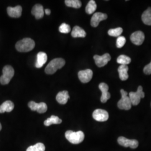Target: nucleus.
<instances>
[{
	"instance_id": "27",
	"label": "nucleus",
	"mask_w": 151,
	"mask_h": 151,
	"mask_svg": "<svg viewBox=\"0 0 151 151\" xmlns=\"http://www.w3.org/2000/svg\"><path fill=\"white\" fill-rule=\"evenodd\" d=\"M117 62L120 65H127L131 62V58L125 55H120L117 58Z\"/></svg>"
},
{
	"instance_id": "15",
	"label": "nucleus",
	"mask_w": 151,
	"mask_h": 151,
	"mask_svg": "<svg viewBox=\"0 0 151 151\" xmlns=\"http://www.w3.org/2000/svg\"><path fill=\"white\" fill-rule=\"evenodd\" d=\"M8 15L11 17H20L22 14V7L20 6H17L15 7H8L7 9Z\"/></svg>"
},
{
	"instance_id": "14",
	"label": "nucleus",
	"mask_w": 151,
	"mask_h": 151,
	"mask_svg": "<svg viewBox=\"0 0 151 151\" xmlns=\"http://www.w3.org/2000/svg\"><path fill=\"white\" fill-rule=\"evenodd\" d=\"M99 87V89L102 92V95H101V97L100 99L101 103H106L108 100L111 97L110 93L108 92L109 86H108V85L105 83L103 82V83H100Z\"/></svg>"
},
{
	"instance_id": "31",
	"label": "nucleus",
	"mask_w": 151,
	"mask_h": 151,
	"mask_svg": "<svg viewBox=\"0 0 151 151\" xmlns=\"http://www.w3.org/2000/svg\"><path fill=\"white\" fill-rule=\"evenodd\" d=\"M143 72L146 75H151V62L150 63L146 65L143 69Z\"/></svg>"
},
{
	"instance_id": "17",
	"label": "nucleus",
	"mask_w": 151,
	"mask_h": 151,
	"mask_svg": "<svg viewBox=\"0 0 151 151\" xmlns=\"http://www.w3.org/2000/svg\"><path fill=\"white\" fill-rule=\"evenodd\" d=\"M48 59L47 55L43 52H40L37 54V60L35 63V67L38 68H40L43 66L47 62Z\"/></svg>"
},
{
	"instance_id": "22",
	"label": "nucleus",
	"mask_w": 151,
	"mask_h": 151,
	"mask_svg": "<svg viewBox=\"0 0 151 151\" xmlns=\"http://www.w3.org/2000/svg\"><path fill=\"white\" fill-rule=\"evenodd\" d=\"M142 20L145 24L151 25V7H149L143 13Z\"/></svg>"
},
{
	"instance_id": "28",
	"label": "nucleus",
	"mask_w": 151,
	"mask_h": 151,
	"mask_svg": "<svg viewBox=\"0 0 151 151\" xmlns=\"http://www.w3.org/2000/svg\"><path fill=\"white\" fill-rule=\"evenodd\" d=\"M123 32V29L122 27H117L115 29H111L108 31V34L114 37H119Z\"/></svg>"
},
{
	"instance_id": "25",
	"label": "nucleus",
	"mask_w": 151,
	"mask_h": 151,
	"mask_svg": "<svg viewBox=\"0 0 151 151\" xmlns=\"http://www.w3.org/2000/svg\"><path fill=\"white\" fill-rule=\"evenodd\" d=\"M65 4L68 7L75 9H79L82 6V3L79 0H65Z\"/></svg>"
},
{
	"instance_id": "3",
	"label": "nucleus",
	"mask_w": 151,
	"mask_h": 151,
	"mask_svg": "<svg viewBox=\"0 0 151 151\" xmlns=\"http://www.w3.org/2000/svg\"><path fill=\"white\" fill-rule=\"evenodd\" d=\"M65 137L71 143L77 145L84 140L85 134L82 131L73 132L72 130H68L65 133Z\"/></svg>"
},
{
	"instance_id": "24",
	"label": "nucleus",
	"mask_w": 151,
	"mask_h": 151,
	"mask_svg": "<svg viewBox=\"0 0 151 151\" xmlns=\"http://www.w3.org/2000/svg\"><path fill=\"white\" fill-rule=\"evenodd\" d=\"M97 9V5L94 0H91L88 2L86 7V12L87 14L90 15L96 11Z\"/></svg>"
},
{
	"instance_id": "4",
	"label": "nucleus",
	"mask_w": 151,
	"mask_h": 151,
	"mask_svg": "<svg viewBox=\"0 0 151 151\" xmlns=\"http://www.w3.org/2000/svg\"><path fill=\"white\" fill-rule=\"evenodd\" d=\"M3 74L0 77V82L2 85L8 84L14 76V70L11 65H7L3 68Z\"/></svg>"
},
{
	"instance_id": "18",
	"label": "nucleus",
	"mask_w": 151,
	"mask_h": 151,
	"mask_svg": "<svg viewBox=\"0 0 151 151\" xmlns=\"http://www.w3.org/2000/svg\"><path fill=\"white\" fill-rule=\"evenodd\" d=\"M69 99L70 96L67 91L60 92L56 96V100L62 105H65L67 103Z\"/></svg>"
},
{
	"instance_id": "32",
	"label": "nucleus",
	"mask_w": 151,
	"mask_h": 151,
	"mask_svg": "<svg viewBox=\"0 0 151 151\" xmlns=\"http://www.w3.org/2000/svg\"><path fill=\"white\" fill-rule=\"evenodd\" d=\"M45 13L47 15H49L50 14V13H51V11L50 10H49V9H46V10H45Z\"/></svg>"
},
{
	"instance_id": "2",
	"label": "nucleus",
	"mask_w": 151,
	"mask_h": 151,
	"mask_svg": "<svg viewBox=\"0 0 151 151\" xmlns=\"http://www.w3.org/2000/svg\"><path fill=\"white\" fill-rule=\"evenodd\" d=\"M65 63V60L62 58H55L51 60L45 67V72L47 74L53 75L59 69L62 68Z\"/></svg>"
},
{
	"instance_id": "21",
	"label": "nucleus",
	"mask_w": 151,
	"mask_h": 151,
	"mask_svg": "<svg viewBox=\"0 0 151 151\" xmlns=\"http://www.w3.org/2000/svg\"><path fill=\"white\" fill-rule=\"evenodd\" d=\"M14 108V104L11 101H6L0 105V113L11 112Z\"/></svg>"
},
{
	"instance_id": "7",
	"label": "nucleus",
	"mask_w": 151,
	"mask_h": 151,
	"mask_svg": "<svg viewBox=\"0 0 151 151\" xmlns=\"http://www.w3.org/2000/svg\"><path fill=\"white\" fill-rule=\"evenodd\" d=\"M118 142L120 146L124 147H130L135 149L139 145L138 141L136 139H129L124 137H120L118 139Z\"/></svg>"
},
{
	"instance_id": "5",
	"label": "nucleus",
	"mask_w": 151,
	"mask_h": 151,
	"mask_svg": "<svg viewBox=\"0 0 151 151\" xmlns=\"http://www.w3.org/2000/svg\"><path fill=\"white\" fill-rule=\"evenodd\" d=\"M122 98L118 103V106L120 109L128 110L132 108V103L129 97L128 96L127 92L122 89L120 90Z\"/></svg>"
},
{
	"instance_id": "9",
	"label": "nucleus",
	"mask_w": 151,
	"mask_h": 151,
	"mask_svg": "<svg viewBox=\"0 0 151 151\" xmlns=\"http://www.w3.org/2000/svg\"><path fill=\"white\" fill-rule=\"evenodd\" d=\"M95 64L99 67H102L107 65L108 62L111 60V56L109 53H105L103 55H95L93 56Z\"/></svg>"
},
{
	"instance_id": "11",
	"label": "nucleus",
	"mask_w": 151,
	"mask_h": 151,
	"mask_svg": "<svg viewBox=\"0 0 151 151\" xmlns=\"http://www.w3.org/2000/svg\"><path fill=\"white\" fill-rule=\"evenodd\" d=\"M145 36L144 33L141 31H137L133 32L130 36L131 42L137 45H140L143 43Z\"/></svg>"
},
{
	"instance_id": "12",
	"label": "nucleus",
	"mask_w": 151,
	"mask_h": 151,
	"mask_svg": "<svg viewBox=\"0 0 151 151\" xmlns=\"http://www.w3.org/2000/svg\"><path fill=\"white\" fill-rule=\"evenodd\" d=\"M78 76L81 82L87 83L91 81L93 76V72L90 69L80 70L78 73Z\"/></svg>"
},
{
	"instance_id": "10",
	"label": "nucleus",
	"mask_w": 151,
	"mask_h": 151,
	"mask_svg": "<svg viewBox=\"0 0 151 151\" xmlns=\"http://www.w3.org/2000/svg\"><path fill=\"white\" fill-rule=\"evenodd\" d=\"M93 118L97 122H105L109 119V114L108 112L103 109H96L92 114Z\"/></svg>"
},
{
	"instance_id": "33",
	"label": "nucleus",
	"mask_w": 151,
	"mask_h": 151,
	"mask_svg": "<svg viewBox=\"0 0 151 151\" xmlns=\"http://www.w3.org/2000/svg\"><path fill=\"white\" fill-rule=\"evenodd\" d=\"M2 129V125H1V124L0 123V130Z\"/></svg>"
},
{
	"instance_id": "29",
	"label": "nucleus",
	"mask_w": 151,
	"mask_h": 151,
	"mask_svg": "<svg viewBox=\"0 0 151 151\" xmlns=\"http://www.w3.org/2000/svg\"><path fill=\"white\" fill-rule=\"evenodd\" d=\"M59 31L61 33L68 34L70 32V26L65 23H63L59 27Z\"/></svg>"
},
{
	"instance_id": "6",
	"label": "nucleus",
	"mask_w": 151,
	"mask_h": 151,
	"mask_svg": "<svg viewBox=\"0 0 151 151\" xmlns=\"http://www.w3.org/2000/svg\"><path fill=\"white\" fill-rule=\"evenodd\" d=\"M145 93L143 91V87L139 86L138 87L137 92H130L129 97L132 105H137L140 101V99L145 97Z\"/></svg>"
},
{
	"instance_id": "8",
	"label": "nucleus",
	"mask_w": 151,
	"mask_h": 151,
	"mask_svg": "<svg viewBox=\"0 0 151 151\" xmlns=\"http://www.w3.org/2000/svg\"><path fill=\"white\" fill-rule=\"evenodd\" d=\"M28 106L32 111H37L38 113L43 114L47 111L48 107L45 103H37L30 101L28 104Z\"/></svg>"
},
{
	"instance_id": "19",
	"label": "nucleus",
	"mask_w": 151,
	"mask_h": 151,
	"mask_svg": "<svg viewBox=\"0 0 151 151\" xmlns=\"http://www.w3.org/2000/svg\"><path fill=\"white\" fill-rule=\"evenodd\" d=\"M129 68L127 65H120L118 68V72H119V78L122 81L127 80L129 75L128 73V71Z\"/></svg>"
},
{
	"instance_id": "30",
	"label": "nucleus",
	"mask_w": 151,
	"mask_h": 151,
	"mask_svg": "<svg viewBox=\"0 0 151 151\" xmlns=\"http://www.w3.org/2000/svg\"><path fill=\"white\" fill-rule=\"evenodd\" d=\"M125 43H126L125 38L123 36H120L116 40V47L118 48H121L124 46Z\"/></svg>"
},
{
	"instance_id": "16",
	"label": "nucleus",
	"mask_w": 151,
	"mask_h": 151,
	"mask_svg": "<svg viewBox=\"0 0 151 151\" xmlns=\"http://www.w3.org/2000/svg\"><path fill=\"white\" fill-rule=\"evenodd\" d=\"M32 14L36 19H40L43 17L44 14L43 7L40 4H37L32 7Z\"/></svg>"
},
{
	"instance_id": "13",
	"label": "nucleus",
	"mask_w": 151,
	"mask_h": 151,
	"mask_svg": "<svg viewBox=\"0 0 151 151\" xmlns=\"http://www.w3.org/2000/svg\"><path fill=\"white\" fill-rule=\"evenodd\" d=\"M107 18L108 15L106 14L101 12H96L92 16L91 25L92 27H97L100 22L106 20Z\"/></svg>"
},
{
	"instance_id": "23",
	"label": "nucleus",
	"mask_w": 151,
	"mask_h": 151,
	"mask_svg": "<svg viewBox=\"0 0 151 151\" xmlns=\"http://www.w3.org/2000/svg\"><path fill=\"white\" fill-rule=\"evenodd\" d=\"M62 120L60 119L59 117L55 116V115H52L50 118L46 119L44 121V124L45 126L48 127L52 124H60L62 123Z\"/></svg>"
},
{
	"instance_id": "26",
	"label": "nucleus",
	"mask_w": 151,
	"mask_h": 151,
	"mask_svg": "<svg viewBox=\"0 0 151 151\" xmlns=\"http://www.w3.org/2000/svg\"><path fill=\"white\" fill-rule=\"evenodd\" d=\"M45 147L42 143H38L34 146H30L27 148V151H45Z\"/></svg>"
},
{
	"instance_id": "1",
	"label": "nucleus",
	"mask_w": 151,
	"mask_h": 151,
	"mask_svg": "<svg viewBox=\"0 0 151 151\" xmlns=\"http://www.w3.org/2000/svg\"><path fill=\"white\" fill-rule=\"evenodd\" d=\"M35 42L30 38H24L16 44V49L20 52H28L35 47Z\"/></svg>"
},
{
	"instance_id": "20",
	"label": "nucleus",
	"mask_w": 151,
	"mask_h": 151,
	"mask_svg": "<svg viewBox=\"0 0 151 151\" xmlns=\"http://www.w3.org/2000/svg\"><path fill=\"white\" fill-rule=\"evenodd\" d=\"M71 35L73 38H85L86 36V33L81 27L75 26L72 31Z\"/></svg>"
}]
</instances>
